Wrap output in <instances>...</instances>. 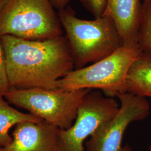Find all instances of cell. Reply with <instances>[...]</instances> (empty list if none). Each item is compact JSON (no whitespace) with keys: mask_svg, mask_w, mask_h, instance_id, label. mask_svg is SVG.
Listing matches in <instances>:
<instances>
[{"mask_svg":"<svg viewBox=\"0 0 151 151\" xmlns=\"http://www.w3.org/2000/svg\"><path fill=\"white\" fill-rule=\"evenodd\" d=\"M11 88L56 89L57 82L72 70L75 63L65 37L27 40L0 36Z\"/></svg>","mask_w":151,"mask_h":151,"instance_id":"obj_1","label":"cell"},{"mask_svg":"<svg viewBox=\"0 0 151 151\" xmlns=\"http://www.w3.org/2000/svg\"><path fill=\"white\" fill-rule=\"evenodd\" d=\"M58 14L70 47L75 69L102 60L123 45L114 22L108 16L83 20L69 8L59 10Z\"/></svg>","mask_w":151,"mask_h":151,"instance_id":"obj_2","label":"cell"},{"mask_svg":"<svg viewBox=\"0 0 151 151\" xmlns=\"http://www.w3.org/2000/svg\"><path fill=\"white\" fill-rule=\"evenodd\" d=\"M142 50L138 44L124 45L102 60L72 70L58 81L57 88L97 90L108 97H116L118 93L127 92L128 73Z\"/></svg>","mask_w":151,"mask_h":151,"instance_id":"obj_3","label":"cell"},{"mask_svg":"<svg viewBox=\"0 0 151 151\" xmlns=\"http://www.w3.org/2000/svg\"><path fill=\"white\" fill-rule=\"evenodd\" d=\"M62 34L58 14L50 0H6L0 10V36L44 40Z\"/></svg>","mask_w":151,"mask_h":151,"instance_id":"obj_4","label":"cell"},{"mask_svg":"<svg viewBox=\"0 0 151 151\" xmlns=\"http://www.w3.org/2000/svg\"><path fill=\"white\" fill-rule=\"evenodd\" d=\"M91 90L11 88L3 96L9 103L27 110L58 129H67L73 124L79 106Z\"/></svg>","mask_w":151,"mask_h":151,"instance_id":"obj_5","label":"cell"},{"mask_svg":"<svg viewBox=\"0 0 151 151\" xmlns=\"http://www.w3.org/2000/svg\"><path fill=\"white\" fill-rule=\"evenodd\" d=\"M91 90L78 109L73 125L67 129L58 130V151H85V140L100 126L113 118L120 105L114 97Z\"/></svg>","mask_w":151,"mask_h":151,"instance_id":"obj_6","label":"cell"},{"mask_svg":"<svg viewBox=\"0 0 151 151\" xmlns=\"http://www.w3.org/2000/svg\"><path fill=\"white\" fill-rule=\"evenodd\" d=\"M116 97L120 103L118 113L100 126L87 140L86 151H132L128 145L122 146L124 133L132 123L148 116L150 105L146 97L128 92Z\"/></svg>","mask_w":151,"mask_h":151,"instance_id":"obj_7","label":"cell"},{"mask_svg":"<svg viewBox=\"0 0 151 151\" xmlns=\"http://www.w3.org/2000/svg\"><path fill=\"white\" fill-rule=\"evenodd\" d=\"M58 130L44 120L20 123L12 133V142L0 147V151H58Z\"/></svg>","mask_w":151,"mask_h":151,"instance_id":"obj_8","label":"cell"},{"mask_svg":"<svg viewBox=\"0 0 151 151\" xmlns=\"http://www.w3.org/2000/svg\"><path fill=\"white\" fill-rule=\"evenodd\" d=\"M141 0H107L103 15L113 21L123 45H136L140 23ZM139 45V44H138Z\"/></svg>","mask_w":151,"mask_h":151,"instance_id":"obj_9","label":"cell"},{"mask_svg":"<svg viewBox=\"0 0 151 151\" xmlns=\"http://www.w3.org/2000/svg\"><path fill=\"white\" fill-rule=\"evenodd\" d=\"M127 91L151 98V52L142 50L133 62L126 81Z\"/></svg>","mask_w":151,"mask_h":151,"instance_id":"obj_10","label":"cell"},{"mask_svg":"<svg viewBox=\"0 0 151 151\" xmlns=\"http://www.w3.org/2000/svg\"><path fill=\"white\" fill-rule=\"evenodd\" d=\"M0 93V147L10 145L12 141L9 134L11 128L25 122H38L43 120L32 114L23 113L11 106Z\"/></svg>","mask_w":151,"mask_h":151,"instance_id":"obj_11","label":"cell"},{"mask_svg":"<svg viewBox=\"0 0 151 151\" xmlns=\"http://www.w3.org/2000/svg\"><path fill=\"white\" fill-rule=\"evenodd\" d=\"M142 2L138 42L142 50L151 52V0Z\"/></svg>","mask_w":151,"mask_h":151,"instance_id":"obj_12","label":"cell"},{"mask_svg":"<svg viewBox=\"0 0 151 151\" xmlns=\"http://www.w3.org/2000/svg\"><path fill=\"white\" fill-rule=\"evenodd\" d=\"M10 89L6 72L5 55L0 38V93L3 95Z\"/></svg>","mask_w":151,"mask_h":151,"instance_id":"obj_13","label":"cell"},{"mask_svg":"<svg viewBox=\"0 0 151 151\" xmlns=\"http://www.w3.org/2000/svg\"><path fill=\"white\" fill-rule=\"evenodd\" d=\"M87 9L95 18L103 15L107 0H81Z\"/></svg>","mask_w":151,"mask_h":151,"instance_id":"obj_14","label":"cell"},{"mask_svg":"<svg viewBox=\"0 0 151 151\" xmlns=\"http://www.w3.org/2000/svg\"><path fill=\"white\" fill-rule=\"evenodd\" d=\"M70 1L72 0H50L54 8L58 11L66 8Z\"/></svg>","mask_w":151,"mask_h":151,"instance_id":"obj_15","label":"cell"},{"mask_svg":"<svg viewBox=\"0 0 151 151\" xmlns=\"http://www.w3.org/2000/svg\"><path fill=\"white\" fill-rule=\"evenodd\" d=\"M6 0H0V10L5 2Z\"/></svg>","mask_w":151,"mask_h":151,"instance_id":"obj_16","label":"cell"},{"mask_svg":"<svg viewBox=\"0 0 151 151\" xmlns=\"http://www.w3.org/2000/svg\"><path fill=\"white\" fill-rule=\"evenodd\" d=\"M149 150H150V151H151V145L149 147Z\"/></svg>","mask_w":151,"mask_h":151,"instance_id":"obj_17","label":"cell"},{"mask_svg":"<svg viewBox=\"0 0 151 151\" xmlns=\"http://www.w3.org/2000/svg\"><path fill=\"white\" fill-rule=\"evenodd\" d=\"M141 1H145V0H141Z\"/></svg>","mask_w":151,"mask_h":151,"instance_id":"obj_18","label":"cell"}]
</instances>
